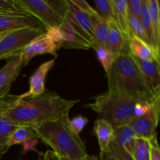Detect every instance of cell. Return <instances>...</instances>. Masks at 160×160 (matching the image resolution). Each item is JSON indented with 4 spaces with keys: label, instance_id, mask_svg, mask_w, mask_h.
Returning <instances> with one entry per match:
<instances>
[{
    "label": "cell",
    "instance_id": "obj_1",
    "mask_svg": "<svg viewBox=\"0 0 160 160\" xmlns=\"http://www.w3.org/2000/svg\"><path fill=\"white\" fill-rule=\"evenodd\" d=\"M79 101L65 99L56 92L49 91L27 98H19L18 95L9 94L4 116L17 126L34 128L41 123L69 114Z\"/></svg>",
    "mask_w": 160,
    "mask_h": 160
},
{
    "label": "cell",
    "instance_id": "obj_2",
    "mask_svg": "<svg viewBox=\"0 0 160 160\" xmlns=\"http://www.w3.org/2000/svg\"><path fill=\"white\" fill-rule=\"evenodd\" d=\"M106 74L109 92L134 102L152 103L160 98V95L155 94L148 87L130 52L116 57Z\"/></svg>",
    "mask_w": 160,
    "mask_h": 160
},
{
    "label": "cell",
    "instance_id": "obj_3",
    "mask_svg": "<svg viewBox=\"0 0 160 160\" xmlns=\"http://www.w3.org/2000/svg\"><path fill=\"white\" fill-rule=\"evenodd\" d=\"M44 143L60 158L78 160L88 156L85 144L70 126L69 114L32 128Z\"/></svg>",
    "mask_w": 160,
    "mask_h": 160
},
{
    "label": "cell",
    "instance_id": "obj_4",
    "mask_svg": "<svg viewBox=\"0 0 160 160\" xmlns=\"http://www.w3.org/2000/svg\"><path fill=\"white\" fill-rule=\"evenodd\" d=\"M93 100V102L84 106L95 111L98 115V119L106 120L114 129L128 125L134 117L136 102L117 94L107 91L95 97Z\"/></svg>",
    "mask_w": 160,
    "mask_h": 160
},
{
    "label": "cell",
    "instance_id": "obj_5",
    "mask_svg": "<svg viewBox=\"0 0 160 160\" xmlns=\"http://www.w3.org/2000/svg\"><path fill=\"white\" fill-rule=\"evenodd\" d=\"M46 30L23 28L10 31L0 41V60L21 53L32 40L45 32Z\"/></svg>",
    "mask_w": 160,
    "mask_h": 160
},
{
    "label": "cell",
    "instance_id": "obj_6",
    "mask_svg": "<svg viewBox=\"0 0 160 160\" xmlns=\"http://www.w3.org/2000/svg\"><path fill=\"white\" fill-rule=\"evenodd\" d=\"M16 4L24 12L37 18L45 29L60 28L64 22L57 12L45 0H14Z\"/></svg>",
    "mask_w": 160,
    "mask_h": 160
},
{
    "label": "cell",
    "instance_id": "obj_7",
    "mask_svg": "<svg viewBox=\"0 0 160 160\" xmlns=\"http://www.w3.org/2000/svg\"><path fill=\"white\" fill-rule=\"evenodd\" d=\"M136 138L133 130L128 125L115 128L113 139L106 153L115 160H133Z\"/></svg>",
    "mask_w": 160,
    "mask_h": 160
},
{
    "label": "cell",
    "instance_id": "obj_8",
    "mask_svg": "<svg viewBox=\"0 0 160 160\" xmlns=\"http://www.w3.org/2000/svg\"><path fill=\"white\" fill-rule=\"evenodd\" d=\"M160 98H157L152 104L151 109L146 114L140 117L131 119L128 126H129L137 138H143L150 142L156 139V128L159 120Z\"/></svg>",
    "mask_w": 160,
    "mask_h": 160
},
{
    "label": "cell",
    "instance_id": "obj_9",
    "mask_svg": "<svg viewBox=\"0 0 160 160\" xmlns=\"http://www.w3.org/2000/svg\"><path fill=\"white\" fill-rule=\"evenodd\" d=\"M23 28L46 30L37 18L23 10L0 12V32L12 31Z\"/></svg>",
    "mask_w": 160,
    "mask_h": 160
},
{
    "label": "cell",
    "instance_id": "obj_10",
    "mask_svg": "<svg viewBox=\"0 0 160 160\" xmlns=\"http://www.w3.org/2000/svg\"><path fill=\"white\" fill-rule=\"evenodd\" d=\"M57 50H59L58 47L47 37L45 32L31 41L23 48L20 54V58L24 67L33 58L38 55L51 54L56 58L58 56Z\"/></svg>",
    "mask_w": 160,
    "mask_h": 160
},
{
    "label": "cell",
    "instance_id": "obj_11",
    "mask_svg": "<svg viewBox=\"0 0 160 160\" xmlns=\"http://www.w3.org/2000/svg\"><path fill=\"white\" fill-rule=\"evenodd\" d=\"M20 54L6 59V63L0 70V96L9 93L12 83L16 81L23 67Z\"/></svg>",
    "mask_w": 160,
    "mask_h": 160
},
{
    "label": "cell",
    "instance_id": "obj_12",
    "mask_svg": "<svg viewBox=\"0 0 160 160\" xmlns=\"http://www.w3.org/2000/svg\"><path fill=\"white\" fill-rule=\"evenodd\" d=\"M55 64V59H50L39 66L29 79V90L18 95L19 98H27L42 95L45 92V82L48 72Z\"/></svg>",
    "mask_w": 160,
    "mask_h": 160
},
{
    "label": "cell",
    "instance_id": "obj_13",
    "mask_svg": "<svg viewBox=\"0 0 160 160\" xmlns=\"http://www.w3.org/2000/svg\"><path fill=\"white\" fill-rule=\"evenodd\" d=\"M129 38L130 37L122 32L114 19L112 18L109 22V34L106 41V48L113 55L115 58L122 53L130 52L128 48Z\"/></svg>",
    "mask_w": 160,
    "mask_h": 160
},
{
    "label": "cell",
    "instance_id": "obj_14",
    "mask_svg": "<svg viewBox=\"0 0 160 160\" xmlns=\"http://www.w3.org/2000/svg\"><path fill=\"white\" fill-rule=\"evenodd\" d=\"M147 84L156 95H160L159 61L156 59L145 61L132 56Z\"/></svg>",
    "mask_w": 160,
    "mask_h": 160
},
{
    "label": "cell",
    "instance_id": "obj_15",
    "mask_svg": "<svg viewBox=\"0 0 160 160\" xmlns=\"http://www.w3.org/2000/svg\"><path fill=\"white\" fill-rule=\"evenodd\" d=\"M9 93L0 96V160L9 150L7 145L8 139L12 132L19 128L6 118L4 116L5 109L9 102Z\"/></svg>",
    "mask_w": 160,
    "mask_h": 160
},
{
    "label": "cell",
    "instance_id": "obj_16",
    "mask_svg": "<svg viewBox=\"0 0 160 160\" xmlns=\"http://www.w3.org/2000/svg\"><path fill=\"white\" fill-rule=\"evenodd\" d=\"M59 29L62 31L64 37V42L62 48L67 49H84L88 50L92 48V45L88 42L81 34H80L65 19Z\"/></svg>",
    "mask_w": 160,
    "mask_h": 160
},
{
    "label": "cell",
    "instance_id": "obj_17",
    "mask_svg": "<svg viewBox=\"0 0 160 160\" xmlns=\"http://www.w3.org/2000/svg\"><path fill=\"white\" fill-rule=\"evenodd\" d=\"M128 48L131 56L138 59L145 61L153 59L159 61V54L153 49L152 47L135 36L131 35L130 37Z\"/></svg>",
    "mask_w": 160,
    "mask_h": 160
},
{
    "label": "cell",
    "instance_id": "obj_18",
    "mask_svg": "<svg viewBox=\"0 0 160 160\" xmlns=\"http://www.w3.org/2000/svg\"><path fill=\"white\" fill-rule=\"evenodd\" d=\"M94 133L98 139L100 156L107 152L109 144L114 137V128L102 119H97L94 124Z\"/></svg>",
    "mask_w": 160,
    "mask_h": 160
},
{
    "label": "cell",
    "instance_id": "obj_19",
    "mask_svg": "<svg viewBox=\"0 0 160 160\" xmlns=\"http://www.w3.org/2000/svg\"><path fill=\"white\" fill-rule=\"evenodd\" d=\"M112 17L122 32L131 37L128 25V9L127 0H110Z\"/></svg>",
    "mask_w": 160,
    "mask_h": 160
},
{
    "label": "cell",
    "instance_id": "obj_20",
    "mask_svg": "<svg viewBox=\"0 0 160 160\" xmlns=\"http://www.w3.org/2000/svg\"><path fill=\"white\" fill-rule=\"evenodd\" d=\"M109 34V23L95 17L94 20V34L92 48L96 47H106Z\"/></svg>",
    "mask_w": 160,
    "mask_h": 160
},
{
    "label": "cell",
    "instance_id": "obj_21",
    "mask_svg": "<svg viewBox=\"0 0 160 160\" xmlns=\"http://www.w3.org/2000/svg\"><path fill=\"white\" fill-rule=\"evenodd\" d=\"M147 6L151 17L153 34L157 46L160 45V9L158 0H147Z\"/></svg>",
    "mask_w": 160,
    "mask_h": 160
},
{
    "label": "cell",
    "instance_id": "obj_22",
    "mask_svg": "<svg viewBox=\"0 0 160 160\" xmlns=\"http://www.w3.org/2000/svg\"><path fill=\"white\" fill-rule=\"evenodd\" d=\"M31 138H38L32 128L28 127H19L9 136L7 145L10 148L12 145L22 144L25 141Z\"/></svg>",
    "mask_w": 160,
    "mask_h": 160
},
{
    "label": "cell",
    "instance_id": "obj_23",
    "mask_svg": "<svg viewBox=\"0 0 160 160\" xmlns=\"http://www.w3.org/2000/svg\"><path fill=\"white\" fill-rule=\"evenodd\" d=\"M151 142L143 138H136L133 160H150Z\"/></svg>",
    "mask_w": 160,
    "mask_h": 160
},
{
    "label": "cell",
    "instance_id": "obj_24",
    "mask_svg": "<svg viewBox=\"0 0 160 160\" xmlns=\"http://www.w3.org/2000/svg\"><path fill=\"white\" fill-rule=\"evenodd\" d=\"M128 25H129V31L131 36H135V37L138 38L139 39H141V40L149 45L148 37L145 34V31L144 30L141 20H138L137 17L131 15L129 11H128Z\"/></svg>",
    "mask_w": 160,
    "mask_h": 160
},
{
    "label": "cell",
    "instance_id": "obj_25",
    "mask_svg": "<svg viewBox=\"0 0 160 160\" xmlns=\"http://www.w3.org/2000/svg\"><path fill=\"white\" fill-rule=\"evenodd\" d=\"M95 5L98 18L108 23L113 18L110 0H95Z\"/></svg>",
    "mask_w": 160,
    "mask_h": 160
},
{
    "label": "cell",
    "instance_id": "obj_26",
    "mask_svg": "<svg viewBox=\"0 0 160 160\" xmlns=\"http://www.w3.org/2000/svg\"><path fill=\"white\" fill-rule=\"evenodd\" d=\"M93 49L96 52L97 58L99 60L100 63L102 64L106 73L112 67V63L115 60V57L106 47H96Z\"/></svg>",
    "mask_w": 160,
    "mask_h": 160
},
{
    "label": "cell",
    "instance_id": "obj_27",
    "mask_svg": "<svg viewBox=\"0 0 160 160\" xmlns=\"http://www.w3.org/2000/svg\"><path fill=\"white\" fill-rule=\"evenodd\" d=\"M58 15L65 20L70 12L69 0H47Z\"/></svg>",
    "mask_w": 160,
    "mask_h": 160
},
{
    "label": "cell",
    "instance_id": "obj_28",
    "mask_svg": "<svg viewBox=\"0 0 160 160\" xmlns=\"http://www.w3.org/2000/svg\"><path fill=\"white\" fill-rule=\"evenodd\" d=\"M45 34L47 37L58 47V48H62L64 42V37L59 28H50L46 29Z\"/></svg>",
    "mask_w": 160,
    "mask_h": 160
},
{
    "label": "cell",
    "instance_id": "obj_29",
    "mask_svg": "<svg viewBox=\"0 0 160 160\" xmlns=\"http://www.w3.org/2000/svg\"><path fill=\"white\" fill-rule=\"evenodd\" d=\"M145 0H127L128 9L130 13L141 20Z\"/></svg>",
    "mask_w": 160,
    "mask_h": 160
},
{
    "label": "cell",
    "instance_id": "obj_30",
    "mask_svg": "<svg viewBox=\"0 0 160 160\" xmlns=\"http://www.w3.org/2000/svg\"><path fill=\"white\" fill-rule=\"evenodd\" d=\"M88 123V120L83 116H77L73 119L70 120V126L73 132L80 134V133L83 131L84 127Z\"/></svg>",
    "mask_w": 160,
    "mask_h": 160
},
{
    "label": "cell",
    "instance_id": "obj_31",
    "mask_svg": "<svg viewBox=\"0 0 160 160\" xmlns=\"http://www.w3.org/2000/svg\"><path fill=\"white\" fill-rule=\"evenodd\" d=\"M70 2L73 5H74L80 11L83 12L84 13L88 14V15L91 16L93 17H97L96 12H95V9L92 8L88 3L84 0H70Z\"/></svg>",
    "mask_w": 160,
    "mask_h": 160
},
{
    "label": "cell",
    "instance_id": "obj_32",
    "mask_svg": "<svg viewBox=\"0 0 160 160\" xmlns=\"http://www.w3.org/2000/svg\"><path fill=\"white\" fill-rule=\"evenodd\" d=\"M16 11H22V9L16 4L14 0H0V12Z\"/></svg>",
    "mask_w": 160,
    "mask_h": 160
},
{
    "label": "cell",
    "instance_id": "obj_33",
    "mask_svg": "<svg viewBox=\"0 0 160 160\" xmlns=\"http://www.w3.org/2000/svg\"><path fill=\"white\" fill-rule=\"evenodd\" d=\"M153 103V102H152ZM152 103L146 102H136L134 109V113L135 117H140L146 114L151 109Z\"/></svg>",
    "mask_w": 160,
    "mask_h": 160
},
{
    "label": "cell",
    "instance_id": "obj_34",
    "mask_svg": "<svg viewBox=\"0 0 160 160\" xmlns=\"http://www.w3.org/2000/svg\"><path fill=\"white\" fill-rule=\"evenodd\" d=\"M151 144L150 160H160V149L158 145L157 139L152 141Z\"/></svg>",
    "mask_w": 160,
    "mask_h": 160
},
{
    "label": "cell",
    "instance_id": "obj_35",
    "mask_svg": "<svg viewBox=\"0 0 160 160\" xmlns=\"http://www.w3.org/2000/svg\"><path fill=\"white\" fill-rule=\"evenodd\" d=\"M38 142V141L37 140V138H31L25 141L23 143V150L24 151H36L35 146Z\"/></svg>",
    "mask_w": 160,
    "mask_h": 160
},
{
    "label": "cell",
    "instance_id": "obj_36",
    "mask_svg": "<svg viewBox=\"0 0 160 160\" xmlns=\"http://www.w3.org/2000/svg\"><path fill=\"white\" fill-rule=\"evenodd\" d=\"M43 160H61L60 157L52 150H48L43 156Z\"/></svg>",
    "mask_w": 160,
    "mask_h": 160
},
{
    "label": "cell",
    "instance_id": "obj_37",
    "mask_svg": "<svg viewBox=\"0 0 160 160\" xmlns=\"http://www.w3.org/2000/svg\"><path fill=\"white\" fill-rule=\"evenodd\" d=\"M61 160H71V159H64V158H60ZM78 160H98V157H96V156H89V155H88L86 157L83 158V159H78Z\"/></svg>",
    "mask_w": 160,
    "mask_h": 160
},
{
    "label": "cell",
    "instance_id": "obj_38",
    "mask_svg": "<svg viewBox=\"0 0 160 160\" xmlns=\"http://www.w3.org/2000/svg\"><path fill=\"white\" fill-rule=\"evenodd\" d=\"M98 160H115V159H114L112 156H109V154L105 153V154L102 155V156H99V159H98Z\"/></svg>",
    "mask_w": 160,
    "mask_h": 160
},
{
    "label": "cell",
    "instance_id": "obj_39",
    "mask_svg": "<svg viewBox=\"0 0 160 160\" xmlns=\"http://www.w3.org/2000/svg\"><path fill=\"white\" fill-rule=\"evenodd\" d=\"M10 32V31H6V32H0V41L2 40L3 38H4L5 37H6V35H7Z\"/></svg>",
    "mask_w": 160,
    "mask_h": 160
}]
</instances>
